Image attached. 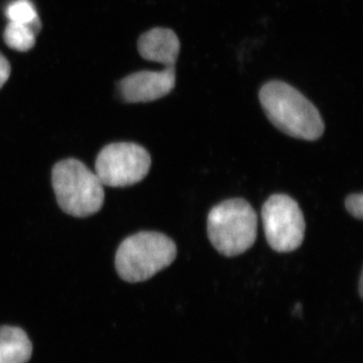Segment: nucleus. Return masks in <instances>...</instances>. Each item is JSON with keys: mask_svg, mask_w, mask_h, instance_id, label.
Returning a JSON list of instances; mask_svg holds the SVG:
<instances>
[{"mask_svg": "<svg viewBox=\"0 0 363 363\" xmlns=\"http://www.w3.org/2000/svg\"><path fill=\"white\" fill-rule=\"evenodd\" d=\"M259 100L269 121L286 135L313 142L323 135L319 111L293 86L271 81L260 89Z\"/></svg>", "mask_w": 363, "mask_h": 363, "instance_id": "1", "label": "nucleus"}, {"mask_svg": "<svg viewBox=\"0 0 363 363\" xmlns=\"http://www.w3.org/2000/svg\"><path fill=\"white\" fill-rule=\"evenodd\" d=\"M176 243L164 233L142 231L125 238L116 255L117 274L128 283H142L173 264Z\"/></svg>", "mask_w": 363, "mask_h": 363, "instance_id": "2", "label": "nucleus"}, {"mask_svg": "<svg viewBox=\"0 0 363 363\" xmlns=\"http://www.w3.org/2000/svg\"><path fill=\"white\" fill-rule=\"evenodd\" d=\"M52 183L60 208L71 216H91L104 206V184L79 160L57 162L52 171Z\"/></svg>", "mask_w": 363, "mask_h": 363, "instance_id": "3", "label": "nucleus"}, {"mask_svg": "<svg viewBox=\"0 0 363 363\" xmlns=\"http://www.w3.org/2000/svg\"><path fill=\"white\" fill-rule=\"evenodd\" d=\"M207 231L217 252L224 257H236L255 245L257 215L247 200H226L210 210Z\"/></svg>", "mask_w": 363, "mask_h": 363, "instance_id": "4", "label": "nucleus"}, {"mask_svg": "<svg viewBox=\"0 0 363 363\" xmlns=\"http://www.w3.org/2000/svg\"><path fill=\"white\" fill-rule=\"evenodd\" d=\"M149 152L135 143H114L99 152L95 174L104 186L123 188L140 183L149 174Z\"/></svg>", "mask_w": 363, "mask_h": 363, "instance_id": "5", "label": "nucleus"}, {"mask_svg": "<svg viewBox=\"0 0 363 363\" xmlns=\"http://www.w3.org/2000/svg\"><path fill=\"white\" fill-rule=\"evenodd\" d=\"M262 224L269 247L291 252L302 245L306 222L298 203L285 194L272 195L262 209Z\"/></svg>", "mask_w": 363, "mask_h": 363, "instance_id": "6", "label": "nucleus"}, {"mask_svg": "<svg viewBox=\"0 0 363 363\" xmlns=\"http://www.w3.org/2000/svg\"><path fill=\"white\" fill-rule=\"evenodd\" d=\"M175 85V67H167L162 71L135 72L118 84L121 97L130 104L161 99L171 93Z\"/></svg>", "mask_w": 363, "mask_h": 363, "instance_id": "7", "label": "nucleus"}, {"mask_svg": "<svg viewBox=\"0 0 363 363\" xmlns=\"http://www.w3.org/2000/svg\"><path fill=\"white\" fill-rule=\"evenodd\" d=\"M138 48L143 59L161 63L167 68L175 67L181 45L174 30L155 28L140 35Z\"/></svg>", "mask_w": 363, "mask_h": 363, "instance_id": "8", "label": "nucleus"}, {"mask_svg": "<svg viewBox=\"0 0 363 363\" xmlns=\"http://www.w3.org/2000/svg\"><path fill=\"white\" fill-rule=\"evenodd\" d=\"M33 354V344L20 327H0V363H26Z\"/></svg>", "mask_w": 363, "mask_h": 363, "instance_id": "9", "label": "nucleus"}, {"mask_svg": "<svg viewBox=\"0 0 363 363\" xmlns=\"http://www.w3.org/2000/svg\"><path fill=\"white\" fill-rule=\"evenodd\" d=\"M42 30V21L35 25L11 23L4 33L6 44L11 49L18 52H28L35 45V37Z\"/></svg>", "mask_w": 363, "mask_h": 363, "instance_id": "10", "label": "nucleus"}, {"mask_svg": "<svg viewBox=\"0 0 363 363\" xmlns=\"http://www.w3.org/2000/svg\"><path fill=\"white\" fill-rule=\"evenodd\" d=\"M6 16L11 23L35 25L40 23L39 14L30 0H14L6 7Z\"/></svg>", "mask_w": 363, "mask_h": 363, "instance_id": "11", "label": "nucleus"}, {"mask_svg": "<svg viewBox=\"0 0 363 363\" xmlns=\"http://www.w3.org/2000/svg\"><path fill=\"white\" fill-rule=\"evenodd\" d=\"M345 207L350 215L362 220L363 217V194H351L346 198Z\"/></svg>", "mask_w": 363, "mask_h": 363, "instance_id": "12", "label": "nucleus"}, {"mask_svg": "<svg viewBox=\"0 0 363 363\" xmlns=\"http://www.w3.org/2000/svg\"><path fill=\"white\" fill-rule=\"evenodd\" d=\"M11 72V64H9V60L4 57V54L0 52V89L4 87L6 81L9 80Z\"/></svg>", "mask_w": 363, "mask_h": 363, "instance_id": "13", "label": "nucleus"}, {"mask_svg": "<svg viewBox=\"0 0 363 363\" xmlns=\"http://www.w3.org/2000/svg\"><path fill=\"white\" fill-rule=\"evenodd\" d=\"M359 294H360V297L362 298V276H360V279H359Z\"/></svg>", "mask_w": 363, "mask_h": 363, "instance_id": "14", "label": "nucleus"}]
</instances>
